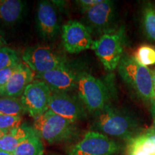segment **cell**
I'll list each match as a JSON object with an SVG mask.
<instances>
[{
	"label": "cell",
	"instance_id": "obj_1",
	"mask_svg": "<svg viewBox=\"0 0 155 155\" xmlns=\"http://www.w3.org/2000/svg\"><path fill=\"white\" fill-rule=\"evenodd\" d=\"M94 127L103 134L127 141L141 134L140 126L134 118L109 104L94 114Z\"/></svg>",
	"mask_w": 155,
	"mask_h": 155
},
{
	"label": "cell",
	"instance_id": "obj_2",
	"mask_svg": "<svg viewBox=\"0 0 155 155\" xmlns=\"http://www.w3.org/2000/svg\"><path fill=\"white\" fill-rule=\"evenodd\" d=\"M118 71L122 80L139 98L151 104L154 101L155 93L150 68L139 64L134 57L123 55Z\"/></svg>",
	"mask_w": 155,
	"mask_h": 155
},
{
	"label": "cell",
	"instance_id": "obj_3",
	"mask_svg": "<svg viewBox=\"0 0 155 155\" xmlns=\"http://www.w3.org/2000/svg\"><path fill=\"white\" fill-rule=\"evenodd\" d=\"M33 129L40 138L49 144L62 142L73 138L75 133L74 123L48 109L34 119Z\"/></svg>",
	"mask_w": 155,
	"mask_h": 155
},
{
	"label": "cell",
	"instance_id": "obj_4",
	"mask_svg": "<svg viewBox=\"0 0 155 155\" xmlns=\"http://www.w3.org/2000/svg\"><path fill=\"white\" fill-rule=\"evenodd\" d=\"M78 94L87 110L95 114L108 104L109 91L101 80L90 73L81 72L78 75Z\"/></svg>",
	"mask_w": 155,
	"mask_h": 155
},
{
	"label": "cell",
	"instance_id": "obj_5",
	"mask_svg": "<svg viewBox=\"0 0 155 155\" xmlns=\"http://www.w3.org/2000/svg\"><path fill=\"white\" fill-rule=\"evenodd\" d=\"M124 35L121 30L111 31L102 35L93 42L91 49L101 62L104 68L113 71L123 57Z\"/></svg>",
	"mask_w": 155,
	"mask_h": 155
},
{
	"label": "cell",
	"instance_id": "obj_6",
	"mask_svg": "<svg viewBox=\"0 0 155 155\" xmlns=\"http://www.w3.org/2000/svg\"><path fill=\"white\" fill-rule=\"evenodd\" d=\"M22 60L23 63L38 74L65 65L63 60L54 50L45 45L27 48L23 53Z\"/></svg>",
	"mask_w": 155,
	"mask_h": 155
},
{
	"label": "cell",
	"instance_id": "obj_7",
	"mask_svg": "<svg viewBox=\"0 0 155 155\" xmlns=\"http://www.w3.org/2000/svg\"><path fill=\"white\" fill-rule=\"evenodd\" d=\"M119 145L98 131H91L73 147L71 155H116Z\"/></svg>",
	"mask_w": 155,
	"mask_h": 155
},
{
	"label": "cell",
	"instance_id": "obj_8",
	"mask_svg": "<svg viewBox=\"0 0 155 155\" xmlns=\"http://www.w3.org/2000/svg\"><path fill=\"white\" fill-rule=\"evenodd\" d=\"M51 96L49 86L43 81L36 80L25 88L21 101L26 111L35 119L48 111Z\"/></svg>",
	"mask_w": 155,
	"mask_h": 155
},
{
	"label": "cell",
	"instance_id": "obj_9",
	"mask_svg": "<svg viewBox=\"0 0 155 155\" xmlns=\"http://www.w3.org/2000/svg\"><path fill=\"white\" fill-rule=\"evenodd\" d=\"M62 39L64 48L70 53H78L90 49L94 42L88 28L75 20L63 25Z\"/></svg>",
	"mask_w": 155,
	"mask_h": 155
},
{
	"label": "cell",
	"instance_id": "obj_10",
	"mask_svg": "<svg viewBox=\"0 0 155 155\" xmlns=\"http://www.w3.org/2000/svg\"><path fill=\"white\" fill-rule=\"evenodd\" d=\"M36 78L43 81L54 92L66 93L77 88L78 75L66 65L48 72L38 74Z\"/></svg>",
	"mask_w": 155,
	"mask_h": 155
},
{
	"label": "cell",
	"instance_id": "obj_11",
	"mask_svg": "<svg viewBox=\"0 0 155 155\" xmlns=\"http://www.w3.org/2000/svg\"><path fill=\"white\" fill-rule=\"evenodd\" d=\"M48 109L73 123L85 115L83 106L66 93H52Z\"/></svg>",
	"mask_w": 155,
	"mask_h": 155
},
{
	"label": "cell",
	"instance_id": "obj_12",
	"mask_svg": "<svg viewBox=\"0 0 155 155\" xmlns=\"http://www.w3.org/2000/svg\"><path fill=\"white\" fill-rule=\"evenodd\" d=\"M87 22L92 30H96L103 35L115 30L111 28L115 15L114 2L102 0L86 13Z\"/></svg>",
	"mask_w": 155,
	"mask_h": 155
},
{
	"label": "cell",
	"instance_id": "obj_13",
	"mask_svg": "<svg viewBox=\"0 0 155 155\" xmlns=\"http://www.w3.org/2000/svg\"><path fill=\"white\" fill-rule=\"evenodd\" d=\"M34 72L24 63H19L6 85L1 96L17 98L23 94L25 88L33 81Z\"/></svg>",
	"mask_w": 155,
	"mask_h": 155
},
{
	"label": "cell",
	"instance_id": "obj_14",
	"mask_svg": "<svg viewBox=\"0 0 155 155\" xmlns=\"http://www.w3.org/2000/svg\"><path fill=\"white\" fill-rule=\"evenodd\" d=\"M38 27L42 38L51 40L57 35L59 25L57 14L52 4L47 1H42L38 7Z\"/></svg>",
	"mask_w": 155,
	"mask_h": 155
},
{
	"label": "cell",
	"instance_id": "obj_15",
	"mask_svg": "<svg viewBox=\"0 0 155 155\" xmlns=\"http://www.w3.org/2000/svg\"><path fill=\"white\" fill-rule=\"evenodd\" d=\"M43 153L44 147L40 137L32 128L28 135L19 143L13 154L42 155Z\"/></svg>",
	"mask_w": 155,
	"mask_h": 155
},
{
	"label": "cell",
	"instance_id": "obj_16",
	"mask_svg": "<svg viewBox=\"0 0 155 155\" xmlns=\"http://www.w3.org/2000/svg\"><path fill=\"white\" fill-rule=\"evenodd\" d=\"M25 3L20 0H0V20L7 23H15L21 18Z\"/></svg>",
	"mask_w": 155,
	"mask_h": 155
},
{
	"label": "cell",
	"instance_id": "obj_17",
	"mask_svg": "<svg viewBox=\"0 0 155 155\" xmlns=\"http://www.w3.org/2000/svg\"><path fill=\"white\" fill-rule=\"evenodd\" d=\"M32 127L22 124L0 138V150L14 153L19 143L28 135Z\"/></svg>",
	"mask_w": 155,
	"mask_h": 155
},
{
	"label": "cell",
	"instance_id": "obj_18",
	"mask_svg": "<svg viewBox=\"0 0 155 155\" xmlns=\"http://www.w3.org/2000/svg\"><path fill=\"white\" fill-rule=\"evenodd\" d=\"M127 150H139L155 155V134L146 131L128 141Z\"/></svg>",
	"mask_w": 155,
	"mask_h": 155
},
{
	"label": "cell",
	"instance_id": "obj_19",
	"mask_svg": "<svg viewBox=\"0 0 155 155\" xmlns=\"http://www.w3.org/2000/svg\"><path fill=\"white\" fill-rule=\"evenodd\" d=\"M26 111L21 100L17 98L3 97L0 98V113L9 116H19Z\"/></svg>",
	"mask_w": 155,
	"mask_h": 155
},
{
	"label": "cell",
	"instance_id": "obj_20",
	"mask_svg": "<svg viewBox=\"0 0 155 155\" xmlns=\"http://www.w3.org/2000/svg\"><path fill=\"white\" fill-rule=\"evenodd\" d=\"M143 28L147 38L155 42V9L151 4H147L143 10Z\"/></svg>",
	"mask_w": 155,
	"mask_h": 155
},
{
	"label": "cell",
	"instance_id": "obj_21",
	"mask_svg": "<svg viewBox=\"0 0 155 155\" xmlns=\"http://www.w3.org/2000/svg\"><path fill=\"white\" fill-rule=\"evenodd\" d=\"M134 58L139 64L149 66L155 64V48L150 45H142L137 48Z\"/></svg>",
	"mask_w": 155,
	"mask_h": 155
},
{
	"label": "cell",
	"instance_id": "obj_22",
	"mask_svg": "<svg viewBox=\"0 0 155 155\" xmlns=\"http://www.w3.org/2000/svg\"><path fill=\"white\" fill-rule=\"evenodd\" d=\"M20 63L18 54L8 47L0 48V70L17 65Z\"/></svg>",
	"mask_w": 155,
	"mask_h": 155
},
{
	"label": "cell",
	"instance_id": "obj_23",
	"mask_svg": "<svg viewBox=\"0 0 155 155\" xmlns=\"http://www.w3.org/2000/svg\"><path fill=\"white\" fill-rule=\"evenodd\" d=\"M21 121H22L21 116L1 114L0 115V129L8 133L13 129L20 127Z\"/></svg>",
	"mask_w": 155,
	"mask_h": 155
},
{
	"label": "cell",
	"instance_id": "obj_24",
	"mask_svg": "<svg viewBox=\"0 0 155 155\" xmlns=\"http://www.w3.org/2000/svg\"><path fill=\"white\" fill-rule=\"evenodd\" d=\"M17 67V65H15V66L0 70V96Z\"/></svg>",
	"mask_w": 155,
	"mask_h": 155
},
{
	"label": "cell",
	"instance_id": "obj_25",
	"mask_svg": "<svg viewBox=\"0 0 155 155\" xmlns=\"http://www.w3.org/2000/svg\"><path fill=\"white\" fill-rule=\"evenodd\" d=\"M102 0H81L77 2L81 6V8L82 9L83 12L86 13L87 11L91 9L95 6L101 2Z\"/></svg>",
	"mask_w": 155,
	"mask_h": 155
},
{
	"label": "cell",
	"instance_id": "obj_26",
	"mask_svg": "<svg viewBox=\"0 0 155 155\" xmlns=\"http://www.w3.org/2000/svg\"><path fill=\"white\" fill-rule=\"evenodd\" d=\"M151 112L153 117V124L155 123V100L151 104Z\"/></svg>",
	"mask_w": 155,
	"mask_h": 155
},
{
	"label": "cell",
	"instance_id": "obj_27",
	"mask_svg": "<svg viewBox=\"0 0 155 155\" xmlns=\"http://www.w3.org/2000/svg\"><path fill=\"white\" fill-rule=\"evenodd\" d=\"M147 131V132H149V133H151V134H155V123L153 124L152 127H151L150 129H149Z\"/></svg>",
	"mask_w": 155,
	"mask_h": 155
},
{
	"label": "cell",
	"instance_id": "obj_28",
	"mask_svg": "<svg viewBox=\"0 0 155 155\" xmlns=\"http://www.w3.org/2000/svg\"><path fill=\"white\" fill-rule=\"evenodd\" d=\"M152 81H153V87H154V91L155 93V69L152 71Z\"/></svg>",
	"mask_w": 155,
	"mask_h": 155
},
{
	"label": "cell",
	"instance_id": "obj_29",
	"mask_svg": "<svg viewBox=\"0 0 155 155\" xmlns=\"http://www.w3.org/2000/svg\"><path fill=\"white\" fill-rule=\"evenodd\" d=\"M0 155H14L12 153H9L7 152H5V151L0 150Z\"/></svg>",
	"mask_w": 155,
	"mask_h": 155
},
{
	"label": "cell",
	"instance_id": "obj_30",
	"mask_svg": "<svg viewBox=\"0 0 155 155\" xmlns=\"http://www.w3.org/2000/svg\"><path fill=\"white\" fill-rule=\"evenodd\" d=\"M6 134H7L6 131H2V130H1V129H0V138H1V137H2L3 136H5Z\"/></svg>",
	"mask_w": 155,
	"mask_h": 155
},
{
	"label": "cell",
	"instance_id": "obj_31",
	"mask_svg": "<svg viewBox=\"0 0 155 155\" xmlns=\"http://www.w3.org/2000/svg\"><path fill=\"white\" fill-rule=\"evenodd\" d=\"M3 45H4V42H3V40H2L1 37H0V48L3 47Z\"/></svg>",
	"mask_w": 155,
	"mask_h": 155
},
{
	"label": "cell",
	"instance_id": "obj_32",
	"mask_svg": "<svg viewBox=\"0 0 155 155\" xmlns=\"http://www.w3.org/2000/svg\"><path fill=\"white\" fill-rule=\"evenodd\" d=\"M1 114H1V113H0V115H1Z\"/></svg>",
	"mask_w": 155,
	"mask_h": 155
}]
</instances>
